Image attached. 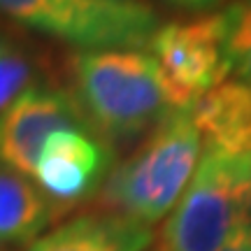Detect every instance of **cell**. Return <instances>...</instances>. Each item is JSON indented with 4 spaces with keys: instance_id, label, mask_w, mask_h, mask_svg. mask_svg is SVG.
I'll return each instance as SVG.
<instances>
[{
    "instance_id": "9c48e42d",
    "label": "cell",
    "mask_w": 251,
    "mask_h": 251,
    "mask_svg": "<svg viewBox=\"0 0 251 251\" xmlns=\"http://www.w3.org/2000/svg\"><path fill=\"white\" fill-rule=\"evenodd\" d=\"M65 214L30 177L0 165V244L33 242Z\"/></svg>"
},
{
    "instance_id": "5bb4252c",
    "label": "cell",
    "mask_w": 251,
    "mask_h": 251,
    "mask_svg": "<svg viewBox=\"0 0 251 251\" xmlns=\"http://www.w3.org/2000/svg\"><path fill=\"white\" fill-rule=\"evenodd\" d=\"M219 251H251V221L230 235V240Z\"/></svg>"
},
{
    "instance_id": "ba28073f",
    "label": "cell",
    "mask_w": 251,
    "mask_h": 251,
    "mask_svg": "<svg viewBox=\"0 0 251 251\" xmlns=\"http://www.w3.org/2000/svg\"><path fill=\"white\" fill-rule=\"evenodd\" d=\"M151 244L153 228L98 209L54 226L26 251H149Z\"/></svg>"
},
{
    "instance_id": "52a82bcc",
    "label": "cell",
    "mask_w": 251,
    "mask_h": 251,
    "mask_svg": "<svg viewBox=\"0 0 251 251\" xmlns=\"http://www.w3.org/2000/svg\"><path fill=\"white\" fill-rule=\"evenodd\" d=\"M114 165V147L84 128L56 130L45 142L33 170V181L47 196L70 212L96 198Z\"/></svg>"
},
{
    "instance_id": "277c9868",
    "label": "cell",
    "mask_w": 251,
    "mask_h": 251,
    "mask_svg": "<svg viewBox=\"0 0 251 251\" xmlns=\"http://www.w3.org/2000/svg\"><path fill=\"white\" fill-rule=\"evenodd\" d=\"M0 14L79 49H144L161 26L142 0H0Z\"/></svg>"
},
{
    "instance_id": "7a4b0ae2",
    "label": "cell",
    "mask_w": 251,
    "mask_h": 251,
    "mask_svg": "<svg viewBox=\"0 0 251 251\" xmlns=\"http://www.w3.org/2000/svg\"><path fill=\"white\" fill-rule=\"evenodd\" d=\"M200 156L202 137L191 107L170 112L144 135V142L133 153L112 165L96 193L100 212L153 228L175 209Z\"/></svg>"
},
{
    "instance_id": "8992f818",
    "label": "cell",
    "mask_w": 251,
    "mask_h": 251,
    "mask_svg": "<svg viewBox=\"0 0 251 251\" xmlns=\"http://www.w3.org/2000/svg\"><path fill=\"white\" fill-rule=\"evenodd\" d=\"M63 128L91 130L70 89L35 81L0 114V165L33 179L45 142Z\"/></svg>"
},
{
    "instance_id": "9a60e30c",
    "label": "cell",
    "mask_w": 251,
    "mask_h": 251,
    "mask_svg": "<svg viewBox=\"0 0 251 251\" xmlns=\"http://www.w3.org/2000/svg\"><path fill=\"white\" fill-rule=\"evenodd\" d=\"M249 221H251V200H249Z\"/></svg>"
},
{
    "instance_id": "7c38bea8",
    "label": "cell",
    "mask_w": 251,
    "mask_h": 251,
    "mask_svg": "<svg viewBox=\"0 0 251 251\" xmlns=\"http://www.w3.org/2000/svg\"><path fill=\"white\" fill-rule=\"evenodd\" d=\"M35 81V63L30 54L14 40L0 37V114Z\"/></svg>"
},
{
    "instance_id": "2e32d148",
    "label": "cell",
    "mask_w": 251,
    "mask_h": 251,
    "mask_svg": "<svg viewBox=\"0 0 251 251\" xmlns=\"http://www.w3.org/2000/svg\"><path fill=\"white\" fill-rule=\"evenodd\" d=\"M0 251H7V249H0Z\"/></svg>"
},
{
    "instance_id": "4fadbf2b",
    "label": "cell",
    "mask_w": 251,
    "mask_h": 251,
    "mask_svg": "<svg viewBox=\"0 0 251 251\" xmlns=\"http://www.w3.org/2000/svg\"><path fill=\"white\" fill-rule=\"evenodd\" d=\"M170 7L179 9V12H186V14H214L216 9L226 5L228 0H165Z\"/></svg>"
},
{
    "instance_id": "e0dca14e",
    "label": "cell",
    "mask_w": 251,
    "mask_h": 251,
    "mask_svg": "<svg viewBox=\"0 0 251 251\" xmlns=\"http://www.w3.org/2000/svg\"><path fill=\"white\" fill-rule=\"evenodd\" d=\"M153 251H156V249H153Z\"/></svg>"
},
{
    "instance_id": "8fae6325",
    "label": "cell",
    "mask_w": 251,
    "mask_h": 251,
    "mask_svg": "<svg viewBox=\"0 0 251 251\" xmlns=\"http://www.w3.org/2000/svg\"><path fill=\"white\" fill-rule=\"evenodd\" d=\"M219 14L230 75L251 91V0H233Z\"/></svg>"
},
{
    "instance_id": "5b68a950",
    "label": "cell",
    "mask_w": 251,
    "mask_h": 251,
    "mask_svg": "<svg viewBox=\"0 0 251 251\" xmlns=\"http://www.w3.org/2000/svg\"><path fill=\"white\" fill-rule=\"evenodd\" d=\"M165 79L193 105L207 91L230 79L221 14L161 24L147 45Z\"/></svg>"
},
{
    "instance_id": "30bf717a",
    "label": "cell",
    "mask_w": 251,
    "mask_h": 251,
    "mask_svg": "<svg viewBox=\"0 0 251 251\" xmlns=\"http://www.w3.org/2000/svg\"><path fill=\"white\" fill-rule=\"evenodd\" d=\"M191 117L202 147L251 151V91L237 79H226L191 105Z\"/></svg>"
},
{
    "instance_id": "6da1fadb",
    "label": "cell",
    "mask_w": 251,
    "mask_h": 251,
    "mask_svg": "<svg viewBox=\"0 0 251 251\" xmlns=\"http://www.w3.org/2000/svg\"><path fill=\"white\" fill-rule=\"evenodd\" d=\"M68 72L91 130L112 147L147 135L175 109L191 107L140 49H77Z\"/></svg>"
},
{
    "instance_id": "3957f363",
    "label": "cell",
    "mask_w": 251,
    "mask_h": 251,
    "mask_svg": "<svg viewBox=\"0 0 251 251\" xmlns=\"http://www.w3.org/2000/svg\"><path fill=\"white\" fill-rule=\"evenodd\" d=\"M251 151L202 147L196 172L163 219L156 251H219L249 224Z\"/></svg>"
}]
</instances>
